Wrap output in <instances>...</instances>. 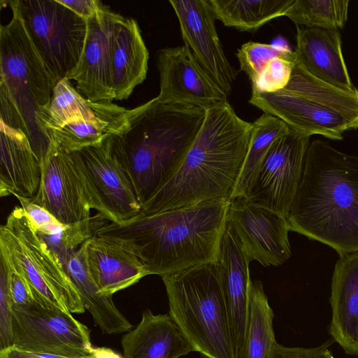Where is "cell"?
Here are the masks:
<instances>
[{
  "mask_svg": "<svg viewBox=\"0 0 358 358\" xmlns=\"http://www.w3.org/2000/svg\"><path fill=\"white\" fill-rule=\"evenodd\" d=\"M230 200H213L153 215L108 222L95 235L138 257L161 276L215 262Z\"/></svg>",
  "mask_w": 358,
  "mask_h": 358,
  "instance_id": "obj_1",
  "label": "cell"
},
{
  "mask_svg": "<svg viewBox=\"0 0 358 358\" xmlns=\"http://www.w3.org/2000/svg\"><path fill=\"white\" fill-rule=\"evenodd\" d=\"M252 123L227 100L206 110L203 125L176 173L141 206L153 215L213 200H231L248 154Z\"/></svg>",
  "mask_w": 358,
  "mask_h": 358,
  "instance_id": "obj_2",
  "label": "cell"
},
{
  "mask_svg": "<svg viewBox=\"0 0 358 358\" xmlns=\"http://www.w3.org/2000/svg\"><path fill=\"white\" fill-rule=\"evenodd\" d=\"M289 231L319 241L340 257L358 252V156L315 140L286 218Z\"/></svg>",
  "mask_w": 358,
  "mask_h": 358,
  "instance_id": "obj_3",
  "label": "cell"
},
{
  "mask_svg": "<svg viewBox=\"0 0 358 358\" xmlns=\"http://www.w3.org/2000/svg\"><path fill=\"white\" fill-rule=\"evenodd\" d=\"M205 116L203 108L157 97L129 110L125 127L110 143L141 206L180 167Z\"/></svg>",
  "mask_w": 358,
  "mask_h": 358,
  "instance_id": "obj_4",
  "label": "cell"
},
{
  "mask_svg": "<svg viewBox=\"0 0 358 358\" xmlns=\"http://www.w3.org/2000/svg\"><path fill=\"white\" fill-rule=\"evenodd\" d=\"M6 3L13 17L0 28L1 124L23 132L41 161L50 141L38 119L57 83L27 31L16 1Z\"/></svg>",
  "mask_w": 358,
  "mask_h": 358,
  "instance_id": "obj_5",
  "label": "cell"
},
{
  "mask_svg": "<svg viewBox=\"0 0 358 358\" xmlns=\"http://www.w3.org/2000/svg\"><path fill=\"white\" fill-rule=\"evenodd\" d=\"M249 103L306 136L342 140L358 129V89L347 91L311 75L295 58L290 80L278 92L252 90Z\"/></svg>",
  "mask_w": 358,
  "mask_h": 358,
  "instance_id": "obj_6",
  "label": "cell"
},
{
  "mask_svg": "<svg viewBox=\"0 0 358 358\" xmlns=\"http://www.w3.org/2000/svg\"><path fill=\"white\" fill-rule=\"evenodd\" d=\"M169 314L203 358H236L215 262L162 276Z\"/></svg>",
  "mask_w": 358,
  "mask_h": 358,
  "instance_id": "obj_7",
  "label": "cell"
},
{
  "mask_svg": "<svg viewBox=\"0 0 358 358\" xmlns=\"http://www.w3.org/2000/svg\"><path fill=\"white\" fill-rule=\"evenodd\" d=\"M0 253L28 282L35 301L71 313H83L80 294L59 257L40 237L21 206L0 228Z\"/></svg>",
  "mask_w": 358,
  "mask_h": 358,
  "instance_id": "obj_8",
  "label": "cell"
},
{
  "mask_svg": "<svg viewBox=\"0 0 358 358\" xmlns=\"http://www.w3.org/2000/svg\"><path fill=\"white\" fill-rule=\"evenodd\" d=\"M27 31L55 81L77 67L87 22L57 0H15Z\"/></svg>",
  "mask_w": 358,
  "mask_h": 358,
  "instance_id": "obj_9",
  "label": "cell"
},
{
  "mask_svg": "<svg viewBox=\"0 0 358 358\" xmlns=\"http://www.w3.org/2000/svg\"><path fill=\"white\" fill-rule=\"evenodd\" d=\"M41 178L38 191L31 200L64 224L88 220L91 210L109 222L111 217L84 171L71 154L50 141L41 159Z\"/></svg>",
  "mask_w": 358,
  "mask_h": 358,
  "instance_id": "obj_10",
  "label": "cell"
},
{
  "mask_svg": "<svg viewBox=\"0 0 358 358\" xmlns=\"http://www.w3.org/2000/svg\"><path fill=\"white\" fill-rule=\"evenodd\" d=\"M310 138L289 128L275 140L257 168L243 197L286 219L301 179Z\"/></svg>",
  "mask_w": 358,
  "mask_h": 358,
  "instance_id": "obj_11",
  "label": "cell"
},
{
  "mask_svg": "<svg viewBox=\"0 0 358 358\" xmlns=\"http://www.w3.org/2000/svg\"><path fill=\"white\" fill-rule=\"evenodd\" d=\"M12 314L13 346L65 356L94 353L90 329L71 313L35 302L24 309L12 307Z\"/></svg>",
  "mask_w": 358,
  "mask_h": 358,
  "instance_id": "obj_12",
  "label": "cell"
},
{
  "mask_svg": "<svg viewBox=\"0 0 358 358\" xmlns=\"http://www.w3.org/2000/svg\"><path fill=\"white\" fill-rule=\"evenodd\" d=\"M181 35L195 60L210 80L228 96L237 76L218 37L209 0H171Z\"/></svg>",
  "mask_w": 358,
  "mask_h": 358,
  "instance_id": "obj_13",
  "label": "cell"
},
{
  "mask_svg": "<svg viewBox=\"0 0 358 358\" xmlns=\"http://www.w3.org/2000/svg\"><path fill=\"white\" fill-rule=\"evenodd\" d=\"M227 222L250 261L278 266L291 257L288 225L280 215L236 196L229 201Z\"/></svg>",
  "mask_w": 358,
  "mask_h": 358,
  "instance_id": "obj_14",
  "label": "cell"
},
{
  "mask_svg": "<svg viewBox=\"0 0 358 358\" xmlns=\"http://www.w3.org/2000/svg\"><path fill=\"white\" fill-rule=\"evenodd\" d=\"M124 16L104 6L87 22V35L80 60L67 79L92 102L114 100L112 59L118 25Z\"/></svg>",
  "mask_w": 358,
  "mask_h": 358,
  "instance_id": "obj_15",
  "label": "cell"
},
{
  "mask_svg": "<svg viewBox=\"0 0 358 358\" xmlns=\"http://www.w3.org/2000/svg\"><path fill=\"white\" fill-rule=\"evenodd\" d=\"M70 154L84 171L110 214L111 222L121 223L141 212V204L129 175L113 150L110 138Z\"/></svg>",
  "mask_w": 358,
  "mask_h": 358,
  "instance_id": "obj_16",
  "label": "cell"
},
{
  "mask_svg": "<svg viewBox=\"0 0 358 358\" xmlns=\"http://www.w3.org/2000/svg\"><path fill=\"white\" fill-rule=\"evenodd\" d=\"M157 68L160 90L157 98L160 101L206 110L227 100L185 45L159 50Z\"/></svg>",
  "mask_w": 358,
  "mask_h": 358,
  "instance_id": "obj_17",
  "label": "cell"
},
{
  "mask_svg": "<svg viewBox=\"0 0 358 358\" xmlns=\"http://www.w3.org/2000/svg\"><path fill=\"white\" fill-rule=\"evenodd\" d=\"M250 262L239 239L227 221L215 264L236 358H238L244 345L248 327Z\"/></svg>",
  "mask_w": 358,
  "mask_h": 358,
  "instance_id": "obj_18",
  "label": "cell"
},
{
  "mask_svg": "<svg viewBox=\"0 0 358 358\" xmlns=\"http://www.w3.org/2000/svg\"><path fill=\"white\" fill-rule=\"evenodd\" d=\"M296 38V59L311 75L343 90L356 88L343 58L338 29L297 27Z\"/></svg>",
  "mask_w": 358,
  "mask_h": 358,
  "instance_id": "obj_19",
  "label": "cell"
},
{
  "mask_svg": "<svg viewBox=\"0 0 358 358\" xmlns=\"http://www.w3.org/2000/svg\"><path fill=\"white\" fill-rule=\"evenodd\" d=\"M329 333L350 355H358V252L340 257L332 275Z\"/></svg>",
  "mask_w": 358,
  "mask_h": 358,
  "instance_id": "obj_20",
  "label": "cell"
},
{
  "mask_svg": "<svg viewBox=\"0 0 358 358\" xmlns=\"http://www.w3.org/2000/svg\"><path fill=\"white\" fill-rule=\"evenodd\" d=\"M0 131V196L32 200L41 183V162L23 132L3 124Z\"/></svg>",
  "mask_w": 358,
  "mask_h": 358,
  "instance_id": "obj_21",
  "label": "cell"
},
{
  "mask_svg": "<svg viewBox=\"0 0 358 358\" xmlns=\"http://www.w3.org/2000/svg\"><path fill=\"white\" fill-rule=\"evenodd\" d=\"M121 344L123 358H179L195 352L169 313L154 315L149 309Z\"/></svg>",
  "mask_w": 358,
  "mask_h": 358,
  "instance_id": "obj_22",
  "label": "cell"
},
{
  "mask_svg": "<svg viewBox=\"0 0 358 358\" xmlns=\"http://www.w3.org/2000/svg\"><path fill=\"white\" fill-rule=\"evenodd\" d=\"M86 252L90 272L104 296H112L149 275L134 254L96 235L86 241Z\"/></svg>",
  "mask_w": 358,
  "mask_h": 358,
  "instance_id": "obj_23",
  "label": "cell"
},
{
  "mask_svg": "<svg viewBox=\"0 0 358 358\" xmlns=\"http://www.w3.org/2000/svg\"><path fill=\"white\" fill-rule=\"evenodd\" d=\"M59 259L76 287L85 309L104 334H118L131 330V324L115 306L112 296L101 294L88 266L86 241Z\"/></svg>",
  "mask_w": 358,
  "mask_h": 358,
  "instance_id": "obj_24",
  "label": "cell"
},
{
  "mask_svg": "<svg viewBox=\"0 0 358 358\" xmlns=\"http://www.w3.org/2000/svg\"><path fill=\"white\" fill-rule=\"evenodd\" d=\"M149 53L136 20L125 17L120 22L112 59L114 99H128L146 78Z\"/></svg>",
  "mask_w": 358,
  "mask_h": 358,
  "instance_id": "obj_25",
  "label": "cell"
},
{
  "mask_svg": "<svg viewBox=\"0 0 358 358\" xmlns=\"http://www.w3.org/2000/svg\"><path fill=\"white\" fill-rule=\"evenodd\" d=\"M123 108L108 101L92 102L81 95L70 80L64 78L54 87L50 102L41 111L38 122L48 137V131L72 122L95 120L115 113Z\"/></svg>",
  "mask_w": 358,
  "mask_h": 358,
  "instance_id": "obj_26",
  "label": "cell"
},
{
  "mask_svg": "<svg viewBox=\"0 0 358 358\" xmlns=\"http://www.w3.org/2000/svg\"><path fill=\"white\" fill-rule=\"evenodd\" d=\"M129 110L123 108L115 113L95 120H79L48 132L50 141L67 153L93 146L119 134L125 127Z\"/></svg>",
  "mask_w": 358,
  "mask_h": 358,
  "instance_id": "obj_27",
  "label": "cell"
},
{
  "mask_svg": "<svg viewBox=\"0 0 358 358\" xmlns=\"http://www.w3.org/2000/svg\"><path fill=\"white\" fill-rule=\"evenodd\" d=\"M295 0H209L215 18L242 31H255L285 16Z\"/></svg>",
  "mask_w": 358,
  "mask_h": 358,
  "instance_id": "obj_28",
  "label": "cell"
},
{
  "mask_svg": "<svg viewBox=\"0 0 358 358\" xmlns=\"http://www.w3.org/2000/svg\"><path fill=\"white\" fill-rule=\"evenodd\" d=\"M244 345L238 358H266L275 344L273 312L259 280L250 283V308Z\"/></svg>",
  "mask_w": 358,
  "mask_h": 358,
  "instance_id": "obj_29",
  "label": "cell"
},
{
  "mask_svg": "<svg viewBox=\"0 0 358 358\" xmlns=\"http://www.w3.org/2000/svg\"><path fill=\"white\" fill-rule=\"evenodd\" d=\"M289 131L283 121L266 113L252 123L248 154L233 198L245 195L257 168L271 145Z\"/></svg>",
  "mask_w": 358,
  "mask_h": 358,
  "instance_id": "obj_30",
  "label": "cell"
},
{
  "mask_svg": "<svg viewBox=\"0 0 358 358\" xmlns=\"http://www.w3.org/2000/svg\"><path fill=\"white\" fill-rule=\"evenodd\" d=\"M349 0H295L285 16L298 27L338 29L348 15Z\"/></svg>",
  "mask_w": 358,
  "mask_h": 358,
  "instance_id": "obj_31",
  "label": "cell"
},
{
  "mask_svg": "<svg viewBox=\"0 0 358 358\" xmlns=\"http://www.w3.org/2000/svg\"><path fill=\"white\" fill-rule=\"evenodd\" d=\"M293 51L277 45L248 42L238 50L241 71L245 72L252 83L261 73L269 61L278 57H287Z\"/></svg>",
  "mask_w": 358,
  "mask_h": 358,
  "instance_id": "obj_32",
  "label": "cell"
},
{
  "mask_svg": "<svg viewBox=\"0 0 358 358\" xmlns=\"http://www.w3.org/2000/svg\"><path fill=\"white\" fill-rule=\"evenodd\" d=\"M295 58L293 51L289 56L272 59L251 83L252 90L270 93L284 89L290 80Z\"/></svg>",
  "mask_w": 358,
  "mask_h": 358,
  "instance_id": "obj_33",
  "label": "cell"
},
{
  "mask_svg": "<svg viewBox=\"0 0 358 358\" xmlns=\"http://www.w3.org/2000/svg\"><path fill=\"white\" fill-rule=\"evenodd\" d=\"M0 263L3 264L7 272L12 307L24 309L31 306L36 301L27 280L2 253H0Z\"/></svg>",
  "mask_w": 358,
  "mask_h": 358,
  "instance_id": "obj_34",
  "label": "cell"
},
{
  "mask_svg": "<svg viewBox=\"0 0 358 358\" xmlns=\"http://www.w3.org/2000/svg\"><path fill=\"white\" fill-rule=\"evenodd\" d=\"M12 302L8 285L7 272L0 263V350L12 345Z\"/></svg>",
  "mask_w": 358,
  "mask_h": 358,
  "instance_id": "obj_35",
  "label": "cell"
},
{
  "mask_svg": "<svg viewBox=\"0 0 358 358\" xmlns=\"http://www.w3.org/2000/svg\"><path fill=\"white\" fill-rule=\"evenodd\" d=\"M331 341L315 348L286 347L275 342L266 358H335L329 349Z\"/></svg>",
  "mask_w": 358,
  "mask_h": 358,
  "instance_id": "obj_36",
  "label": "cell"
},
{
  "mask_svg": "<svg viewBox=\"0 0 358 358\" xmlns=\"http://www.w3.org/2000/svg\"><path fill=\"white\" fill-rule=\"evenodd\" d=\"M76 15L88 20L99 13L105 5L98 0H57Z\"/></svg>",
  "mask_w": 358,
  "mask_h": 358,
  "instance_id": "obj_37",
  "label": "cell"
},
{
  "mask_svg": "<svg viewBox=\"0 0 358 358\" xmlns=\"http://www.w3.org/2000/svg\"><path fill=\"white\" fill-rule=\"evenodd\" d=\"M93 355L94 353L88 356H65L32 352L22 350L13 345L0 350V358H91Z\"/></svg>",
  "mask_w": 358,
  "mask_h": 358,
  "instance_id": "obj_38",
  "label": "cell"
},
{
  "mask_svg": "<svg viewBox=\"0 0 358 358\" xmlns=\"http://www.w3.org/2000/svg\"><path fill=\"white\" fill-rule=\"evenodd\" d=\"M91 358H123L118 353L106 348H94V355Z\"/></svg>",
  "mask_w": 358,
  "mask_h": 358,
  "instance_id": "obj_39",
  "label": "cell"
}]
</instances>
